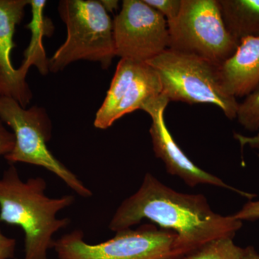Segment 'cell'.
<instances>
[{
    "label": "cell",
    "mask_w": 259,
    "mask_h": 259,
    "mask_svg": "<svg viewBox=\"0 0 259 259\" xmlns=\"http://www.w3.org/2000/svg\"><path fill=\"white\" fill-rule=\"evenodd\" d=\"M143 220L177 235L175 259L185 258L212 240L233 238L243 225L233 215L214 212L202 194L177 192L150 173L145 175L139 190L116 210L109 228L116 233L125 231Z\"/></svg>",
    "instance_id": "obj_1"
},
{
    "label": "cell",
    "mask_w": 259,
    "mask_h": 259,
    "mask_svg": "<svg viewBox=\"0 0 259 259\" xmlns=\"http://www.w3.org/2000/svg\"><path fill=\"white\" fill-rule=\"evenodd\" d=\"M47 188V182L40 177L24 182L13 164L0 178V222L23 230L24 259H48L54 234L71 223L68 218L59 219L57 214L72 205L74 196L51 198L46 194Z\"/></svg>",
    "instance_id": "obj_2"
},
{
    "label": "cell",
    "mask_w": 259,
    "mask_h": 259,
    "mask_svg": "<svg viewBox=\"0 0 259 259\" xmlns=\"http://www.w3.org/2000/svg\"><path fill=\"white\" fill-rule=\"evenodd\" d=\"M59 15L66 24L64 44L49 60V71L57 73L79 60L110 67L116 56L113 21L101 1L61 0Z\"/></svg>",
    "instance_id": "obj_3"
},
{
    "label": "cell",
    "mask_w": 259,
    "mask_h": 259,
    "mask_svg": "<svg viewBox=\"0 0 259 259\" xmlns=\"http://www.w3.org/2000/svg\"><path fill=\"white\" fill-rule=\"evenodd\" d=\"M161 81L169 102L212 104L230 120L236 118L239 102L223 90L218 66L194 54L168 49L148 61Z\"/></svg>",
    "instance_id": "obj_4"
},
{
    "label": "cell",
    "mask_w": 259,
    "mask_h": 259,
    "mask_svg": "<svg viewBox=\"0 0 259 259\" xmlns=\"http://www.w3.org/2000/svg\"><path fill=\"white\" fill-rule=\"evenodd\" d=\"M0 119L13 131L15 146L5 156L10 164L25 163L40 166L60 178L84 198L93 192L53 155L47 144L52 137V123L44 107H23L14 99L0 97Z\"/></svg>",
    "instance_id": "obj_5"
},
{
    "label": "cell",
    "mask_w": 259,
    "mask_h": 259,
    "mask_svg": "<svg viewBox=\"0 0 259 259\" xmlns=\"http://www.w3.org/2000/svg\"><path fill=\"white\" fill-rule=\"evenodd\" d=\"M167 25L168 49L199 56L217 66L239 44L226 28L218 0H182L178 16Z\"/></svg>",
    "instance_id": "obj_6"
},
{
    "label": "cell",
    "mask_w": 259,
    "mask_h": 259,
    "mask_svg": "<svg viewBox=\"0 0 259 259\" xmlns=\"http://www.w3.org/2000/svg\"><path fill=\"white\" fill-rule=\"evenodd\" d=\"M176 238L174 232L146 224L94 245L83 241L81 230H75L55 240L53 248L59 259H175Z\"/></svg>",
    "instance_id": "obj_7"
},
{
    "label": "cell",
    "mask_w": 259,
    "mask_h": 259,
    "mask_svg": "<svg viewBox=\"0 0 259 259\" xmlns=\"http://www.w3.org/2000/svg\"><path fill=\"white\" fill-rule=\"evenodd\" d=\"M116 56L147 63L168 49L166 18L144 0H124L113 20Z\"/></svg>",
    "instance_id": "obj_8"
},
{
    "label": "cell",
    "mask_w": 259,
    "mask_h": 259,
    "mask_svg": "<svg viewBox=\"0 0 259 259\" xmlns=\"http://www.w3.org/2000/svg\"><path fill=\"white\" fill-rule=\"evenodd\" d=\"M161 81L147 63L120 59L94 125L105 130L127 114L141 110L148 100L161 95Z\"/></svg>",
    "instance_id": "obj_9"
},
{
    "label": "cell",
    "mask_w": 259,
    "mask_h": 259,
    "mask_svg": "<svg viewBox=\"0 0 259 259\" xmlns=\"http://www.w3.org/2000/svg\"><path fill=\"white\" fill-rule=\"evenodd\" d=\"M168 102L169 100L161 94L148 100L141 109L151 117L152 124L149 133L153 151L155 156L164 163L166 171L180 177L192 187L199 185L216 186L233 191L249 199L255 197V194L232 187L218 177L201 169L186 156L170 134L165 122L164 112Z\"/></svg>",
    "instance_id": "obj_10"
},
{
    "label": "cell",
    "mask_w": 259,
    "mask_h": 259,
    "mask_svg": "<svg viewBox=\"0 0 259 259\" xmlns=\"http://www.w3.org/2000/svg\"><path fill=\"white\" fill-rule=\"evenodd\" d=\"M30 0H0V97L14 99L26 108L32 94L18 69L12 62V51L16 46L15 29L21 23Z\"/></svg>",
    "instance_id": "obj_11"
},
{
    "label": "cell",
    "mask_w": 259,
    "mask_h": 259,
    "mask_svg": "<svg viewBox=\"0 0 259 259\" xmlns=\"http://www.w3.org/2000/svg\"><path fill=\"white\" fill-rule=\"evenodd\" d=\"M218 69L228 95L237 99L249 95L259 84V37L241 39L234 54Z\"/></svg>",
    "instance_id": "obj_12"
},
{
    "label": "cell",
    "mask_w": 259,
    "mask_h": 259,
    "mask_svg": "<svg viewBox=\"0 0 259 259\" xmlns=\"http://www.w3.org/2000/svg\"><path fill=\"white\" fill-rule=\"evenodd\" d=\"M227 29L236 40L259 37V0H218Z\"/></svg>",
    "instance_id": "obj_13"
},
{
    "label": "cell",
    "mask_w": 259,
    "mask_h": 259,
    "mask_svg": "<svg viewBox=\"0 0 259 259\" xmlns=\"http://www.w3.org/2000/svg\"><path fill=\"white\" fill-rule=\"evenodd\" d=\"M29 5L31 6L32 18L31 22L26 25L32 32L30 45L25 52V59L23 64L18 68L23 76L26 77L29 68L34 65L36 66L42 74H47L49 71V60L46 56L45 51L42 46V37L47 35L48 28L52 25H48L50 20H44L42 11L47 5V1L44 0H30Z\"/></svg>",
    "instance_id": "obj_14"
},
{
    "label": "cell",
    "mask_w": 259,
    "mask_h": 259,
    "mask_svg": "<svg viewBox=\"0 0 259 259\" xmlns=\"http://www.w3.org/2000/svg\"><path fill=\"white\" fill-rule=\"evenodd\" d=\"M231 237H222L205 243L184 259H243L244 249Z\"/></svg>",
    "instance_id": "obj_15"
},
{
    "label": "cell",
    "mask_w": 259,
    "mask_h": 259,
    "mask_svg": "<svg viewBox=\"0 0 259 259\" xmlns=\"http://www.w3.org/2000/svg\"><path fill=\"white\" fill-rule=\"evenodd\" d=\"M236 119L245 129L257 132L259 129V84L239 103Z\"/></svg>",
    "instance_id": "obj_16"
},
{
    "label": "cell",
    "mask_w": 259,
    "mask_h": 259,
    "mask_svg": "<svg viewBox=\"0 0 259 259\" xmlns=\"http://www.w3.org/2000/svg\"><path fill=\"white\" fill-rule=\"evenodd\" d=\"M146 4L161 13L167 23H171L180 13L182 0H144Z\"/></svg>",
    "instance_id": "obj_17"
},
{
    "label": "cell",
    "mask_w": 259,
    "mask_h": 259,
    "mask_svg": "<svg viewBox=\"0 0 259 259\" xmlns=\"http://www.w3.org/2000/svg\"><path fill=\"white\" fill-rule=\"evenodd\" d=\"M15 136L13 132L5 127L0 119V157L11 152L15 146Z\"/></svg>",
    "instance_id": "obj_18"
},
{
    "label": "cell",
    "mask_w": 259,
    "mask_h": 259,
    "mask_svg": "<svg viewBox=\"0 0 259 259\" xmlns=\"http://www.w3.org/2000/svg\"><path fill=\"white\" fill-rule=\"evenodd\" d=\"M233 216L235 219L241 221L259 219V200L250 201Z\"/></svg>",
    "instance_id": "obj_19"
},
{
    "label": "cell",
    "mask_w": 259,
    "mask_h": 259,
    "mask_svg": "<svg viewBox=\"0 0 259 259\" xmlns=\"http://www.w3.org/2000/svg\"><path fill=\"white\" fill-rule=\"evenodd\" d=\"M16 248V240L5 236L0 229V259L13 258Z\"/></svg>",
    "instance_id": "obj_20"
},
{
    "label": "cell",
    "mask_w": 259,
    "mask_h": 259,
    "mask_svg": "<svg viewBox=\"0 0 259 259\" xmlns=\"http://www.w3.org/2000/svg\"><path fill=\"white\" fill-rule=\"evenodd\" d=\"M234 138L238 141L242 148H244L245 146H248L253 149L259 150V129L255 136H245L236 134L234 135Z\"/></svg>",
    "instance_id": "obj_21"
},
{
    "label": "cell",
    "mask_w": 259,
    "mask_h": 259,
    "mask_svg": "<svg viewBox=\"0 0 259 259\" xmlns=\"http://www.w3.org/2000/svg\"><path fill=\"white\" fill-rule=\"evenodd\" d=\"M243 259H259V254L253 247L248 246L244 249Z\"/></svg>",
    "instance_id": "obj_22"
},
{
    "label": "cell",
    "mask_w": 259,
    "mask_h": 259,
    "mask_svg": "<svg viewBox=\"0 0 259 259\" xmlns=\"http://www.w3.org/2000/svg\"><path fill=\"white\" fill-rule=\"evenodd\" d=\"M102 5L105 7V9L107 10V11L112 12L114 10L117 9V7H118L119 2L118 1H101Z\"/></svg>",
    "instance_id": "obj_23"
},
{
    "label": "cell",
    "mask_w": 259,
    "mask_h": 259,
    "mask_svg": "<svg viewBox=\"0 0 259 259\" xmlns=\"http://www.w3.org/2000/svg\"><path fill=\"white\" fill-rule=\"evenodd\" d=\"M166 259H174V258H166Z\"/></svg>",
    "instance_id": "obj_24"
}]
</instances>
